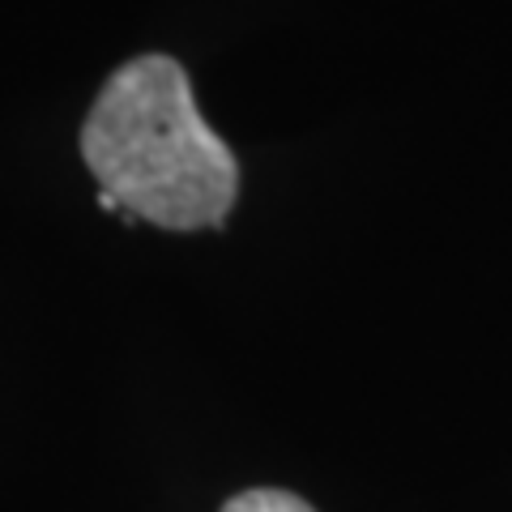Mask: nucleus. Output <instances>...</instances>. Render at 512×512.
Returning <instances> with one entry per match:
<instances>
[{
	"label": "nucleus",
	"mask_w": 512,
	"mask_h": 512,
	"mask_svg": "<svg viewBox=\"0 0 512 512\" xmlns=\"http://www.w3.org/2000/svg\"><path fill=\"white\" fill-rule=\"evenodd\" d=\"M99 205L167 231L218 227L239 197V163L192 103L171 56H137L107 77L82 128Z\"/></svg>",
	"instance_id": "1"
},
{
	"label": "nucleus",
	"mask_w": 512,
	"mask_h": 512,
	"mask_svg": "<svg viewBox=\"0 0 512 512\" xmlns=\"http://www.w3.org/2000/svg\"><path fill=\"white\" fill-rule=\"evenodd\" d=\"M222 512H316V508L303 504L291 491H244V495H235Z\"/></svg>",
	"instance_id": "2"
}]
</instances>
